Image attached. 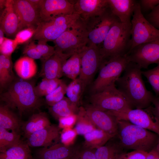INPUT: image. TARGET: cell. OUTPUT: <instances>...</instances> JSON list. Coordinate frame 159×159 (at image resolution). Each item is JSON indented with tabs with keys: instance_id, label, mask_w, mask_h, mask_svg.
<instances>
[{
	"instance_id": "7c38bea8",
	"label": "cell",
	"mask_w": 159,
	"mask_h": 159,
	"mask_svg": "<svg viewBox=\"0 0 159 159\" xmlns=\"http://www.w3.org/2000/svg\"><path fill=\"white\" fill-rule=\"evenodd\" d=\"M129 61L146 69L153 64L159 63V39L137 46L126 55Z\"/></svg>"
},
{
	"instance_id": "60d3db41",
	"label": "cell",
	"mask_w": 159,
	"mask_h": 159,
	"mask_svg": "<svg viewBox=\"0 0 159 159\" xmlns=\"http://www.w3.org/2000/svg\"><path fill=\"white\" fill-rule=\"evenodd\" d=\"M23 53L25 56L34 59L42 60V57L36 47V44L33 41H30L24 46Z\"/></svg>"
},
{
	"instance_id": "6da1fadb",
	"label": "cell",
	"mask_w": 159,
	"mask_h": 159,
	"mask_svg": "<svg viewBox=\"0 0 159 159\" xmlns=\"http://www.w3.org/2000/svg\"><path fill=\"white\" fill-rule=\"evenodd\" d=\"M141 69L136 63L130 62L115 85L133 107L146 109L151 106L155 96L146 88Z\"/></svg>"
},
{
	"instance_id": "f1b7e54d",
	"label": "cell",
	"mask_w": 159,
	"mask_h": 159,
	"mask_svg": "<svg viewBox=\"0 0 159 159\" xmlns=\"http://www.w3.org/2000/svg\"><path fill=\"white\" fill-rule=\"evenodd\" d=\"M0 159H35L29 146L22 140L18 144L0 153Z\"/></svg>"
},
{
	"instance_id": "c3c4849f",
	"label": "cell",
	"mask_w": 159,
	"mask_h": 159,
	"mask_svg": "<svg viewBox=\"0 0 159 159\" xmlns=\"http://www.w3.org/2000/svg\"><path fill=\"white\" fill-rule=\"evenodd\" d=\"M87 149L75 155L73 159H95V152Z\"/></svg>"
},
{
	"instance_id": "ee69618b",
	"label": "cell",
	"mask_w": 159,
	"mask_h": 159,
	"mask_svg": "<svg viewBox=\"0 0 159 159\" xmlns=\"http://www.w3.org/2000/svg\"><path fill=\"white\" fill-rule=\"evenodd\" d=\"M77 119V114H74L69 116L60 118L58 126L62 129L72 128L75 125Z\"/></svg>"
},
{
	"instance_id": "d6986e66",
	"label": "cell",
	"mask_w": 159,
	"mask_h": 159,
	"mask_svg": "<svg viewBox=\"0 0 159 159\" xmlns=\"http://www.w3.org/2000/svg\"><path fill=\"white\" fill-rule=\"evenodd\" d=\"M0 28L9 37H15L21 30L20 22L15 11L13 0H6L4 9L1 11Z\"/></svg>"
},
{
	"instance_id": "f5cc1de1",
	"label": "cell",
	"mask_w": 159,
	"mask_h": 159,
	"mask_svg": "<svg viewBox=\"0 0 159 159\" xmlns=\"http://www.w3.org/2000/svg\"><path fill=\"white\" fill-rule=\"evenodd\" d=\"M6 0H0V11L3 10L5 6Z\"/></svg>"
},
{
	"instance_id": "7a4b0ae2",
	"label": "cell",
	"mask_w": 159,
	"mask_h": 159,
	"mask_svg": "<svg viewBox=\"0 0 159 159\" xmlns=\"http://www.w3.org/2000/svg\"><path fill=\"white\" fill-rule=\"evenodd\" d=\"M116 136L123 149L148 152L156 146L158 134L124 120H117Z\"/></svg>"
},
{
	"instance_id": "ffe728a7",
	"label": "cell",
	"mask_w": 159,
	"mask_h": 159,
	"mask_svg": "<svg viewBox=\"0 0 159 159\" xmlns=\"http://www.w3.org/2000/svg\"><path fill=\"white\" fill-rule=\"evenodd\" d=\"M108 6L107 0H78L74 3V13L86 21L102 14Z\"/></svg>"
},
{
	"instance_id": "74e56055",
	"label": "cell",
	"mask_w": 159,
	"mask_h": 159,
	"mask_svg": "<svg viewBox=\"0 0 159 159\" xmlns=\"http://www.w3.org/2000/svg\"><path fill=\"white\" fill-rule=\"evenodd\" d=\"M36 28L28 27L19 31L16 34L14 39L18 45L28 43L34 34Z\"/></svg>"
},
{
	"instance_id": "9c48e42d",
	"label": "cell",
	"mask_w": 159,
	"mask_h": 159,
	"mask_svg": "<svg viewBox=\"0 0 159 159\" xmlns=\"http://www.w3.org/2000/svg\"><path fill=\"white\" fill-rule=\"evenodd\" d=\"M131 22V45L129 52L137 46L159 39V30L144 16L140 3L135 4Z\"/></svg>"
},
{
	"instance_id": "484cf974",
	"label": "cell",
	"mask_w": 159,
	"mask_h": 159,
	"mask_svg": "<svg viewBox=\"0 0 159 159\" xmlns=\"http://www.w3.org/2000/svg\"><path fill=\"white\" fill-rule=\"evenodd\" d=\"M84 145L87 149H97L105 145L114 137L100 129L96 128L84 135Z\"/></svg>"
},
{
	"instance_id": "30bf717a",
	"label": "cell",
	"mask_w": 159,
	"mask_h": 159,
	"mask_svg": "<svg viewBox=\"0 0 159 159\" xmlns=\"http://www.w3.org/2000/svg\"><path fill=\"white\" fill-rule=\"evenodd\" d=\"M119 20L109 6L102 14L85 21L88 33L87 45H100L113 25Z\"/></svg>"
},
{
	"instance_id": "3957f363",
	"label": "cell",
	"mask_w": 159,
	"mask_h": 159,
	"mask_svg": "<svg viewBox=\"0 0 159 159\" xmlns=\"http://www.w3.org/2000/svg\"><path fill=\"white\" fill-rule=\"evenodd\" d=\"M34 87L24 80H15L1 94V99L10 109H17L21 115L42 105L41 98L35 94Z\"/></svg>"
},
{
	"instance_id": "cb8c5ba5",
	"label": "cell",
	"mask_w": 159,
	"mask_h": 159,
	"mask_svg": "<svg viewBox=\"0 0 159 159\" xmlns=\"http://www.w3.org/2000/svg\"><path fill=\"white\" fill-rule=\"evenodd\" d=\"M14 68L18 76L24 80L33 77L37 72V66L34 59L25 56L16 61Z\"/></svg>"
},
{
	"instance_id": "e575fe53",
	"label": "cell",
	"mask_w": 159,
	"mask_h": 159,
	"mask_svg": "<svg viewBox=\"0 0 159 159\" xmlns=\"http://www.w3.org/2000/svg\"><path fill=\"white\" fill-rule=\"evenodd\" d=\"M85 88L83 83L78 77L72 80L67 85L66 92L67 97L78 106Z\"/></svg>"
},
{
	"instance_id": "83f0119b",
	"label": "cell",
	"mask_w": 159,
	"mask_h": 159,
	"mask_svg": "<svg viewBox=\"0 0 159 159\" xmlns=\"http://www.w3.org/2000/svg\"><path fill=\"white\" fill-rule=\"evenodd\" d=\"M11 56L0 55V86L1 89L7 88L15 80L13 71Z\"/></svg>"
},
{
	"instance_id": "7bdbcfd3",
	"label": "cell",
	"mask_w": 159,
	"mask_h": 159,
	"mask_svg": "<svg viewBox=\"0 0 159 159\" xmlns=\"http://www.w3.org/2000/svg\"><path fill=\"white\" fill-rule=\"evenodd\" d=\"M148 153L136 150L128 153L123 152L120 154L116 159H145Z\"/></svg>"
},
{
	"instance_id": "d4e9b609",
	"label": "cell",
	"mask_w": 159,
	"mask_h": 159,
	"mask_svg": "<svg viewBox=\"0 0 159 159\" xmlns=\"http://www.w3.org/2000/svg\"><path fill=\"white\" fill-rule=\"evenodd\" d=\"M7 105H0V127L7 130L21 132L22 122Z\"/></svg>"
},
{
	"instance_id": "52a82bcc",
	"label": "cell",
	"mask_w": 159,
	"mask_h": 159,
	"mask_svg": "<svg viewBox=\"0 0 159 159\" xmlns=\"http://www.w3.org/2000/svg\"><path fill=\"white\" fill-rule=\"evenodd\" d=\"M77 14L59 16L47 21H41L37 26L32 39L47 43L53 42L74 24L79 18Z\"/></svg>"
},
{
	"instance_id": "7dc6e473",
	"label": "cell",
	"mask_w": 159,
	"mask_h": 159,
	"mask_svg": "<svg viewBox=\"0 0 159 159\" xmlns=\"http://www.w3.org/2000/svg\"><path fill=\"white\" fill-rule=\"evenodd\" d=\"M140 2L141 9L145 11H151L159 4V0H141Z\"/></svg>"
},
{
	"instance_id": "8992f818",
	"label": "cell",
	"mask_w": 159,
	"mask_h": 159,
	"mask_svg": "<svg viewBox=\"0 0 159 159\" xmlns=\"http://www.w3.org/2000/svg\"><path fill=\"white\" fill-rule=\"evenodd\" d=\"M130 62L126 55L103 60L100 67L98 75L92 87V94L101 91L115 84Z\"/></svg>"
},
{
	"instance_id": "4316f807",
	"label": "cell",
	"mask_w": 159,
	"mask_h": 159,
	"mask_svg": "<svg viewBox=\"0 0 159 159\" xmlns=\"http://www.w3.org/2000/svg\"><path fill=\"white\" fill-rule=\"evenodd\" d=\"M79 108L67 97H64L59 102L49 107V111L54 118L58 120L60 118L77 114Z\"/></svg>"
},
{
	"instance_id": "9a60e30c",
	"label": "cell",
	"mask_w": 159,
	"mask_h": 159,
	"mask_svg": "<svg viewBox=\"0 0 159 159\" xmlns=\"http://www.w3.org/2000/svg\"><path fill=\"white\" fill-rule=\"evenodd\" d=\"M39 13L40 21L74 13V3L67 0H44Z\"/></svg>"
},
{
	"instance_id": "d6a6232c",
	"label": "cell",
	"mask_w": 159,
	"mask_h": 159,
	"mask_svg": "<svg viewBox=\"0 0 159 159\" xmlns=\"http://www.w3.org/2000/svg\"><path fill=\"white\" fill-rule=\"evenodd\" d=\"M21 140L20 132L14 131L9 132L0 127V153L17 145Z\"/></svg>"
},
{
	"instance_id": "f35d334b",
	"label": "cell",
	"mask_w": 159,
	"mask_h": 159,
	"mask_svg": "<svg viewBox=\"0 0 159 159\" xmlns=\"http://www.w3.org/2000/svg\"><path fill=\"white\" fill-rule=\"evenodd\" d=\"M77 135L74 129H63L60 133L61 143L66 146H71L74 142Z\"/></svg>"
},
{
	"instance_id": "8fae6325",
	"label": "cell",
	"mask_w": 159,
	"mask_h": 159,
	"mask_svg": "<svg viewBox=\"0 0 159 159\" xmlns=\"http://www.w3.org/2000/svg\"><path fill=\"white\" fill-rule=\"evenodd\" d=\"M80 53L81 69L78 78L86 87L99 70L103 60L99 48L95 45H87Z\"/></svg>"
},
{
	"instance_id": "836d02e7",
	"label": "cell",
	"mask_w": 159,
	"mask_h": 159,
	"mask_svg": "<svg viewBox=\"0 0 159 159\" xmlns=\"http://www.w3.org/2000/svg\"><path fill=\"white\" fill-rule=\"evenodd\" d=\"M62 81V80L60 79H49L43 78L41 81L34 87L35 94L40 98L46 96L55 90Z\"/></svg>"
},
{
	"instance_id": "5b68a950",
	"label": "cell",
	"mask_w": 159,
	"mask_h": 159,
	"mask_svg": "<svg viewBox=\"0 0 159 159\" xmlns=\"http://www.w3.org/2000/svg\"><path fill=\"white\" fill-rule=\"evenodd\" d=\"M55 51L72 55L88 45V33L85 21L80 17L53 42Z\"/></svg>"
},
{
	"instance_id": "5bb4252c",
	"label": "cell",
	"mask_w": 159,
	"mask_h": 159,
	"mask_svg": "<svg viewBox=\"0 0 159 159\" xmlns=\"http://www.w3.org/2000/svg\"><path fill=\"white\" fill-rule=\"evenodd\" d=\"M90 120L97 128L112 135L116 136L117 132V120L107 111L90 105L85 108Z\"/></svg>"
},
{
	"instance_id": "44dd1931",
	"label": "cell",
	"mask_w": 159,
	"mask_h": 159,
	"mask_svg": "<svg viewBox=\"0 0 159 159\" xmlns=\"http://www.w3.org/2000/svg\"><path fill=\"white\" fill-rule=\"evenodd\" d=\"M73 151L71 146L58 143L47 147L37 150L35 159H62L71 158Z\"/></svg>"
},
{
	"instance_id": "bcb514c9",
	"label": "cell",
	"mask_w": 159,
	"mask_h": 159,
	"mask_svg": "<svg viewBox=\"0 0 159 159\" xmlns=\"http://www.w3.org/2000/svg\"><path fill=\"white\" fill-rule=\"evenodd\" d=\"M153 106H150L146 110L153 116L155 120L159 123V97L155 96L152 102Z\"/></svg>"
},
{
	"instance_id": "816d5d0a",
	"label": "cell",
	"mask_w": 159,
	"mask_h": 159,
	"mask_svg": "<svg viewBox=\"0 0 159 159\" xmlns=\"http://www.w3.org/2000/svg\"><path fill=\"white\" fill-rule=\"evenodd\" d=\"M4 34L3 30L1 28H0V45L2 44L5 39Z\"/></svg>"
},
{
	"instance_id": "2e32d148",
	"label": "cell",
	"mask_w": 159,
	"mask_h": 159,
	"mask_svg": "<svg viewBox=\"0 0 159 159\" xmlns=\"http://www.w3.org/2000/svg\"><path fill=\"white\" fill-rule=\"evenodd\" d=\"M60 128L58 125L51 124L33 133L25 141L29 147H47L58 143L60 140Z\"/></svg>"
},
{
	"instance_id": "d590c367",
	"label": "cell",
	"mask_w": 159,
	"mask_h": 159,
	"mask_svg": "<svg viewBox=\"0 0 159 159\" xmlns=\"http://www.w3.org/2000/svg\"><path fill=\"white\" fill-rule=\"evenodd\" d=\"M155 67L142 71V74L151 85L156 96H159V63Z\"/></svg>"
},
{
	"instance_id": "ac0fdd59",
	"label": "cell",
	"mask_w": 159,
	"mask_h": 159,
	"mask_svg": "<svg viewBox=\"0 0 159 159\" xmlns=\"http://www.w3.org/2000/svg\"><path fill=\"white\" fill-rule=\"evenodd\" d=\"M72 55L56 51L42 62L39 77L49 79H60L63 75L62 67L65 62Z\"/></svg>"
},
{
	"instance_id": "ab89813d",
	"label": "cell",
	"mask_w": 159,
	"mask_h": 159,
	"mask_svg": "<svg viewBox=\"0 0 159 159\" xmlns=\"http://www.w3.org/2000/svg\"><path fill=\"white\" fill-rule=\"evenodd\" d=\"M18 44L14 39L5 37L0 45L1 54L5 56H11L12 53L16 49Z\"/></svg>"
},
{
	"instance_id": "4fadbf2b",
	"label": "cell",
	"mask_w": 159,
	"mask_h": 159,
	"mask_svg": "<svg viewBox=\"0 0 159 159\" xmlns=\"http://www.w3.org/2000/svg\"><path fill=\"white\" fill-rule=\"evenodd\" d=\"M117 120H124L159 135V123L145 109H131L124 112L108 111Z\"/></svg>"
},
{
	"instance_id": "9f6ffc18",
	"label": "cell",
	"mask_w": 159,
	"mask_h": 159,
	"mask_svg": "<svg viewBox=\"0 0 159 159\" xmlns=\"http://www.w3.org/2000/svg\"><path fill=\"white\" fill-rule=\"evenodd\" d=\"M71 158H64V159H71Z\"/></svg>"
},
{
	"instance_id": "f6af8a7d",
	"label": "cell",
	"mask_w": 159,
	"mask_h": 159,
	"mask_svg": "<svg viewBox=\"0 0 159 159\" xmlns=\"http://www.w3.org/2000/svg\"><path fill=\"white\" fill-rule=\"evenodd\" d=\"M146 19L155 28L159 30V4L147 15Z\"/></svg>"
},
{
	"instance_id": "ba28073f",
	"label": "cell",
	"mask_w": 159,
	"mask_h": 159,
	"mask_svg": "<svg viewBox=\"0 0 159 159\" xmlns=\"http://www.w3.org/2000/svg\"><path fill=\"white\" fill-rule=\"evenodd\" d=\"M91 105L102 110L124 112L133 107L116 87L115 84L102 91L92 94L90 98Z\"/></svg>"
},
{
	"instance_id": "277c9868",
	"label": "cell",
	"mask_w": 159,
	"mask_h": 159,
	"mask_svg": "<svg viewBox=\"0 0 159 159\" xmlns=\"http://www.w3.org/2000/svg\"><path fill=\"white\" fill-rule=\"evenodd\" d=\"M131 23H122L119 20L114 24L98 46L103 60L126 55L131 48Z\"/></svg>"
},
{
	"instance_id": "7402d4cb",
	"label": "cell",
	"mask_w": 159,
	"mask_h": 159,
	"mask_svg": "<svg viewBox=\"0 0 159 159\" xmlns=\"http://www.w3.org/2000/svg\"><path fill=\"white\" fill-rule=\"evenodd\" d=\"M112 13L124 23H131L136 1L133 0H107Z\"/></svg>"
},
{
	"instance_id": "b9f144b4",
	"label": "cell",
	"mask_w": 159,
	"mask_h": 159,
	"mask_svg": "<svg viewBox=\"0 0 159 159\" xmlns=\"http://www.w3.org/2000/svg\"><path fill=\"white\" fill-rule=\"evenodd\" d=\"M36 48L42 57V62L48 59L55 52L54 46L48 45L47 43L38 42Z\"/></svg>"
},
{
	"instance_id": "f546056e",
	"label": "cell",
	"mask_w": 159,
	"mask_h": 159,
	"mask_svg": "<svg viewBox=\"0 0 159 159\" xmlns=\"http://www.w3.org/2000/svg\"><path fill=\"white\" fill-rule=\"evenodd\" d=\"M111 139L105 145L97 149L95 152V159H116L117 156L123 152L118 140Z\"/></svg>"
},
{
	"instance_id": "db71d44e",
	"label": "cell",
	"mask_w": 159,
	"mask_h": 159,
	"mask_svg": "<svg viewBox=\"0 0 159 159\" xmlns=\"http://www.w3.org/2000/svg\"><path fill=\"white\" fill-rule=\"evenodd\" d=\"M154 149L155 150L158 155H159V138L157 144Z\"/></svg>"
},
{
	"instance_id": "11a10c76",
	"label": "cell",
	"mask_w": 159,
	"mask_h": 159,
	"mask_svg": "<svg viewBox=\"0 0 159 159\" xmlns=\"http://www.w3.org/2000/svg\"><path fill=\"white\" fill-rule=\"evenodd\" d=\"M155 159H159V155H158V154Z\"/></svg>"
},
{
	"instance_id": "f907efd6",
	"label": "cell",
	"mask_w": 159,
	"mask_h": 159,
	"mask_svg": "<svg viewBox=\"0 0 159 159\" xmlns=\"http://www.w3.org/2000/svg\"><path fill=\"white\" fill-rule=\"evenodd\" d=\"M158 155L156 151L153 149L148 153L145 159H155Z\"/></svg>"
},
{
	"instance_id": "4dcf8cb0",
	"label": "cell",
	"mask_w": 159,
	"mask_h": 159,
	"mask_svg": "<svg viewBox=\"0 0 159 159\" xmlns=\"http://www.w3.org/2000/svg\"><path fill=\"white\" fill-rule=\"evenodd\" d=\"M80 52H76L73 54L65 62L62 66L63 74L72 80L77 79L80 74Z\"/></svg>"
},
{
	"instance_id": "603a6c76",
	"label": "cell",
	"mask_w": 159,
	"mask_h": 159,
	"mask_svg": "<svg viewBox=\"0 0 159 159\" xmlns=\"http://www.w3.org/2000/svg\"><path fill=\"white\" fill-rule=\"evenodd\" d=\"M47 114L41 112L33 114L28 120L22 122L21 131L26 138L33 133L51 125Z\"/></svg>"
},
{
	"instance_id": "e0dca14e",
	"label": "cell",
	"mask_w": 159,
	"mask_h": 159,
	"mask_svg": "<svg viewBox=\"0 0 159 159\" xmlns=\"http://www.w3.org/2000/svg\"><path fill=\"white\" fill-rule=\"evenodd\" d=\"M13 3L21 29L31 27L36 28L40 21L39 12L28 0H13Z\"/></svg>"
},
{
	"instance_id": "681fc988",
	"label": "cell",
	"mask_w": 159,
	"mask_h": 159,
	"mask_svg": "<svg viewBox=\"0 0 159 159\" xmlns=\"http://www.w3.org/2000/svg\"><path fill=\"white\" fill-rule=\"evenodd\" d=\"M33 7L39 12L44 0H28Z\"/></svg>"
},
{
	"instance_id": "8d00e7d4",
	"label": "cell",
	"mask_w": 159,
	"mask_h": 159,
	"mask_svg": "<svg viewBox=\"0 0 159 159\" xmlns=\"http://www.w3.org/2000/svg\"><path fill=\"white\" fill-rule=\"evenodd\" d=\"M67 85L62 81L55 90L45 96V101L47 105L49 107L52 106L62 100L66 94Z\"/></svg>"
},
{
	"instance_id": "1f68e13d",
	"label": "cell",
	"mask_w": 159,
	"mask_h": 159,
	"mask_svg": "<svg viewBox=\"0 0 159 159\" xmlns=\"http://www.w3.org/2000/svg\"><path fill=\"white\" fill-rule=\"evenodd\" d=\"M97 128L88 117L85 107H79L74 128L78 135H84Z\"/></svg>"
}]
</instances>
